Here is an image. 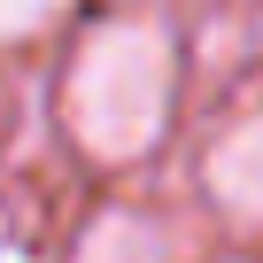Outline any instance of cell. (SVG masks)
<instances>
[{"mask_svg": "<svg viewBox=\"0 0 263 263\" xmlns=\"http://www.w3.org/2000/svg\"><path fill=\"white\" fill-rule=\"evenodd\" d=\"M171 39L163 24L147 16H116L101 24L70 78H62V124H70V140L93 155V163H132V155H147L163 140V124H171Z\"/></svg>", "mask_w": 263, "mask_h": 263, "instance_id": "6da1fadb", "label": "cell"}, {"mask_svg": "<svg viewBox=\"0 0 263 263\" xmlns=\"http://www.w3.org/2000/svg\"><path fill=\"white\" fill-rule=\"evenodd\" d=\"M209 194H217V209H232V217H263V108L255 116H240L224 140L209 147Z\"/></svg>", "mask_w": 263, "mask_h": 263, "instance_id": "7a4b0ae2", "label": "cell"}, {"mask_svg": "<svg viewBox=\"0 0 263 263\" xmlns=\"http://www.w3.org/2000/svg\"><path fill=\"white\" fill-rule=\"evenodd\" d=\"M78 263H163V224L132 217V209H108L78 240Z\"/></svg>", "mask_w": 263, "mask_h": 263, "instance_id": "3957f363", "label": "cell"}, {"mask_svg": "<svg viewBox=\"0 0 263 263\" xmlns=\"http://www.w3.org/2000/svg\"><path fill=\"white\" fill-rule=\"evenodd\" d=\"M62 16V0H0V39H31Z\"/></svg>", "mask_w": 263, "mask_h": 263, "instance_id": "277c9868", "label": "cell"}]
</instances>
